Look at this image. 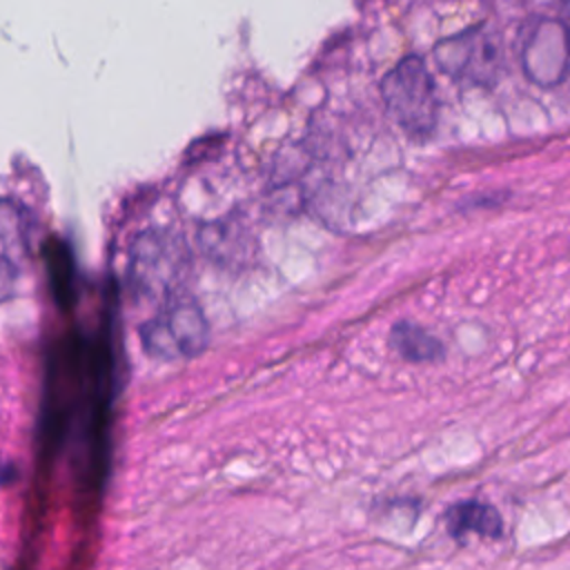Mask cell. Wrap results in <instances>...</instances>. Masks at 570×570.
I'll use <instances>...</instances> for the list:
<instances>
[{"label": "cell", "instance_id": "obj_1", "mask_svg": "<svg viewBox=\"0 0 570 570\" xmlns=\"http://www.w3.org/2000/svg\"><path fill=\"white\" fill-rule=\"evenodd\" d=\"M187 269L189 252L183 238L167 229H147L129 247V285L145 301L165 303L180 294Z\"/></svg>", "mask_w": 570, "mask_h": 570}, {"label": "cell", "instance_id": "obj_2", "mask_svg": "<svg viewBox=\"0 0 570 570\" xmlns=\"http://www.w3.org/2000/svg\"><path fill=\"white\" fill-rule=\"evenodd\" d=\"M140 341L149 356L160 361L191 358L209 343V325L189 294H176L140 325Z\"/></svg>", "mask_w": 570, "mask_h": 570}, {"label": "cell", "instance_id": "obj_3", "mask_svg": "<svg viewBox=\"0 0 570 570\" xmlns=\"http://www.w3.org/2000/svg\"><path fill=\"white\" fill-rule=\"evenodd\" d=\"M381 94L392 118L412 136H425L434 129L439 98L432 73L419 56L396 62L381 80Z\"/></svg>", "mask_w": 570, "mask_h": 570}, {"label": "cell", "instance_id": "obj_4", "mask_svg": "<svg viewBox=\"0 0 570 570\" xmlns=\"http://www.w3.org/2000/svg\"><path fill=\"white\" fill-rule=\"evenodd\" d=\"M434 60L452 80L488 87L499 73V42L497 36L483 27L468 29L436 42Z\"/></svg>", "mask_w": 570, "mask_h": 570}, {"label": "cell", "instance_id": "obj_5", "mask_svg": "<svg viewBox=\"0 0 570 570\" xmlns=\"http://www.w3.org/2000/svg\"><path fill=\"white\" fill-rule=\"evenodd\" d=\"M521 69L539 87H557L570 73V24L537 18L523 31Z\"/></svg>", "mask_w": 570, "mask_h": 570}, {"label": "cell", "instance_id": "obj_6", "mask_svg": "<svg viewBox=\"0 0 570 570\" xmlns=\"http://www.w3.org/2000/svg\"><path fill=\"white\" fill-rule=\"evenodd\" d=\"M445 525L450 537L463 539L465 534L499 539L503 534L501 512L483 501L465 499L445 510Z\"/></svg>", "mask_w": 570, "mask_h": 570}, {"label": "cell", "instance_id": "obj_7", "mask_svg": "<svg viewBox=\"0 0 570 570\" xmlns=\"http://www.w3.org/2000/svg\"><path fill=\"white\" fill-rule=\"evenodd\" d=\"M392 350L407 363H436L445 356L443 343L414 321H399L390 330Z\"/></svg>", "mask_w": 570, "mask_h": 570}, {"label": "cell", "instance_id": "obj_8", "mask_svg": "<svg viewBox=\"0 0 570 570\" xmlns=\"http://www.w3.org/2000/svg\"><path fill=\"white\" fill-rule=\"evenodd\" d=\"M240 232V227H234L229 223H212L203 227L200 240L207 254L216 256L218 261H238V256H245L247 245Z\"/></svg>", "mask_w": 570, "mask_h": 570}, {"label": "cell", "instance_id": "obj_9", "mask_svg": "<svg viewBox=\"0 0 570 570\" xmlns=\"http://www.w3.org/2000/svg\"><path fill=\"white\" fill-rule=\"evenodd\" d=\"M31 236L29 212L13 200L0 198V245L7 249H24Z\"/></svg>", "mask_w": 570, "mask_h": 570}, {"label": "cell", "instance_id": "obj_10", "mask_svg": "<svg viewBox=\"0 0 570 570\" xmlns=\"http://www.w3.org/2000/svg\"><path fill=\"white\" fill-rule=\"evenodd\" d=\"M16 281H18V269L13 261L0 252V305L13 296Z\"/></svg>", "mask_w": 570, "mask_h": 570}, {"label": "cell", "instance_id": "obj_11", "mask_svg": "<svg viewBox=\"0 0 570 570\" xmlns=\"http://www.w3.org/2000/svg\"><path fill=\"white\" fill-rule=\"evenodd\" d=\"M13 479H16V468H13V463L0 454V485L11 483Z\"/></svg>", "mask_w": 570, "mask_h": 570}, {"label": "cell", "instance_id": "obj_12", "mask_svg": "<svg viewBox=\"0 0 570 570\" xmlns=\"http://www.w3.org/2000/svg\"><path fill=\"white\" fill-rule=\"evenodd\" d=\"M563 11H566V18L570 20V0H563Z\"/></svg>", "mask_w": 570, "mask_h": 570}]
</instances>
